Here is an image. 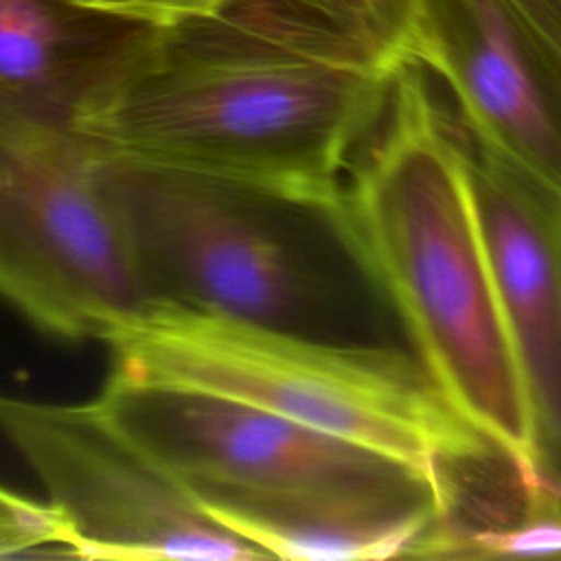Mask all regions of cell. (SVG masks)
I'll return each mask as SVG.
<instances>
[{
    "label": "cell",
    "instance_id": "277c9868",
    "mask_svg": "<svg viewBox=\"0 0 561 561\" xmlns=\"http://www.w3.org/2000/svg\"><path fill=\"white\" fill-rule=\"evenodd\" d=\"M112 368L230 397L403 462L438 482L495 451L419 359L188 309H151L107 342Z\"/></svg>",
    "mask_w": 561,
    "mask_h": 561
},
{
    "label": "cell",
    "instance_id": "8fae6325",
    "mask_svg": "<svg viewBox=\"0 0 561 561\" xmlns=\"http://www.w3.org/2000/svg\"><path fill=\"white\" fill-rule=\"evenodd\" d=\"M153 31L72 0H0V107L83 125Z\"/></svg>",
    "mask_w": 561,
    "mask_h": 561
},
{
    "label": "cell",
    "instance_id": "30bf717a",
    "mask_svg": "<svg viewBox=\"0 0 561 561\" xmlns=\"http://www.w3.org/2000/svg\"><path fill=\"white\" fill-rule=\"evenodd\" d=\"M224 526L261 548L267 559L381 561L423 559L454 513V495L410 491H191Z\"/></svg>",
    "mask_w": 561,
    "mask_h": 561
},
{
    "label": "cell",
    "instance_id": "8992f818",
    "mask_svg": "<svg viewBox=\"0 0 561 561\" xmlns=\"http://www.w3.org/2000/svg\"><path fill=\"white\" fill-rule=\"evenodd\" d=\"M0 434L31 467L83 559L261 561L101 405L0 392Z\"/></svg>",
    "mask_w": 561,
    "mask_h": 561
},
{
    "label": "cell",
    "instance_id": "3957f363",
    "mask_svg": "<svg viewBox=\"0 0 561 561\" xmlns=\"http://www.w3.org/2000/svg\"><path fill=\"white\" fill-rule=\"evenodd\" d=\"M110 175L151 309L381 342L370 322L377 305L388 307L357 261L335 204L114 149Z\"/></svg>",
    "mask_w": 561,
    "mask_h": 561
},
{
    "label": "cell",
    "instance_id": "5bb4252c",
    "mask_svg": "<svg viewBox=\"0 0 561 561\" xmlns=\"http://www.w3.org/2000/svg\"><path fill=\"white\" fill-rule=\"evenodd\" d=\"M42 550L70 554L59 515L48 502H35L0 486V559Z\"/></svg>",
    "mask_w": 561,
    "mask_h": 561
},
{
    "label": "cell",
    "instance_id": "7a4b0ae2",
    "mask_svg": "<svg viewBox=\"0 0 561 561\" xmlns=\"http://www.w3.org/2000/svg\"><path fill=\"white\" fill-rule=\"evenodd\" d=\"M394 68L226 4L210 18L156 26L81 127L125 156L335 204Z\"/></svg>",
    "mask_w": 561,
    "mask_h": 561
},
{
    "label": "cell",
    "instance_id": "9c48e42d",
    "mask_svg": "<svg viewBox=\"0 0 561 561\" xmlns=\"http://www.w3.org/2000/svg\"><path fill=\"white\" fill-rule=\"evenodd\" d=\"M473 204L546 476L561 480V199L467 136Z\"/></svg>",
    "mask_w": 561,
    "mask_h": 561
},
{
    "label": "cell",
    "instance_id": "ba28073f",
    "mask_svg": "<svg viewBox=\"0 0 561 561\" xmlns=\"http://www.w3.org/2000/svg\"><path fill=\"white\" fill-rule=\"evenodd\" d=\"M408 59L478 149L561 199V57L506 0H421Z\"/></svg>",
    "mask_w": 561,
    "mask_h": 561
},
{
    "label": "cell",
    "instance_id": "7c38bea8",
    "mask_svg": "<svg viewBox=\"0 0 561 561\" xmlns=\"http://www.w3.org/2000/svg\"><path fill=\"white\" fill-rule=\"evenodd\" d=\"M355 48L379 66L408 59L421 0H230Z\"/></svg>",
    "mask_w": 561,
    "mask_h": 561
},
{
    "label": "cell",
    "instance_id": "2e32d148",
    "mask_svg": "<svg viewBox=\"0 0 561 561\" xmlns=\"http://www.w3.org/2000/svg\"><path fill=\"white\" fill-rule=\"evenodd\" d=\"M524 24L561 57V0H506Z\"/></svg>",
    "mask_w": 561,
    "mask_h": 561
},
{
    "label": "cell",
    "instance_id": "52a82bcc",
    "mask_svg": "<svg viewBox=\"0 0 561 561\" xmlns=\"http://www.w3.org/2000/svg\"><path fill=\"white\" fill-rule=\"evenodd\" d=\"M105 412L188 491H410L454 486L368 447L270 410L162 381L110 373Z\"/></svg>",
    "mask_w": 561,
    "mask_h": 561
},
{
    "label": "cell",
    "instance_id": "4fadbf2b",
    "mask_svg": "<svg viewBox=\"0 0 561 561\" xmlns=\"http://www.w3.org/2000/svg\"><path fill=\"white\" fill-rule=\"evenodd\" d=\"M522 500V513L500 526L462 528L447 519L423 559L561 557V480L546 476Z\"/></svg>",
    "mask_w": 561,
    "mask_h": 561
},
{
    "label": "cell",
    "instance_id": "9a60e30c",
    "mask_svg": "<svg viewBox=\"0 0 561 561\" xmlns=\"http://www.w3.org/2000/svg\"><path fill=\"white\" fill-rule=\"evenodd\" d=\"M149 26H171L217 15L230 0H72Z\"/></svg>",
    "mask_w": 561,
    "mask_h": 561
},
{
    "label": "cell",
    "instance_id": "5b68a950",
    "mask_svg": "<svg viewBox=\"0 0 561 561\" xmlns=\"http://www.w3.org/2000/svg\"><path fill=\"white\" fill-rule=\"evenodd\" d=\"M110 162L81 125L0 107V298L55 337L107 344L151 309Z\"/></svg>",
    "mask_w": 561,
    "mask_h": 561
},
{
    "label": "cell",
    "instance_id": "6da1fadb",
    "mask_svg": "<svg viewBox=\"0 0 561 561\" xmlns=\"http://www.w3.org/2000/svg\"><path fill=\"white\" fill-rule=\"evenodd\" d=\"M335 213L408 351L519 489L539 486L546 471L473 204L467 134L419 64L392 70Z\"/></svg>",
    "mask_w": 561,
    "mask_h": 561
}]
</instances>
